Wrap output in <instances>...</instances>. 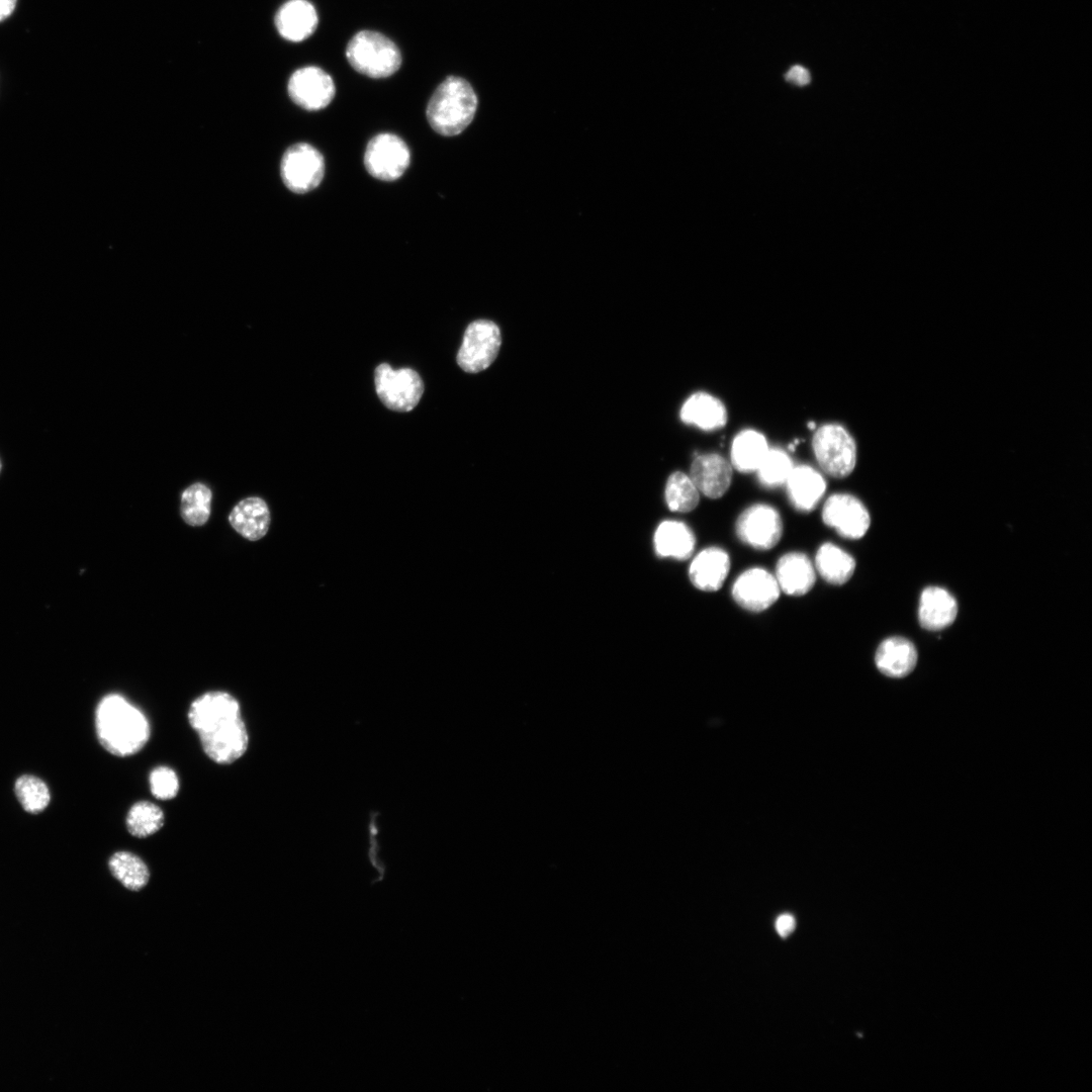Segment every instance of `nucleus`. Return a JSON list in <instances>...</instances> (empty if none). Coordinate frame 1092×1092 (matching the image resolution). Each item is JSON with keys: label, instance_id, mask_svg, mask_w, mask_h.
Here are the masks:
<instances>
[{"label": "nucleus", "instance_id": "nucleus-31", "mask_svg": "<svg viewBox=\"0 0 1092 1092\" xmlns=\"http://www.w3.org/2000/svg\"><path fill=\"white\" fill-rule=\"evenodd\" d=\"M794 465L790 456L779 448H769L756 469L759 482L766 487L785 484Z\"/></svg>", "mask_w": 1092, "mask_h": 1092}, {"label": "nucleus", "instance_id": "nucleus-29", "mask_svg": "<svg viewBox=\"0 0 1092 1092\" xmlns=\"http://www.w3.org/2000/svg\"><path fill=\"white\" fill-rule=\"evenodd\" d=\"M700 491L690 475L675 471L671 473L665 485V502L672 512L688 513L699 504Z\"/></svg>", "mask_w": 1092, "mask_h": 1092}, {"label": "nucleus", "instance_id": "nucleus-23", "mask_svg": "<svg viewBox=\"0 0 1092 1092\" xmlns=\"http://www.w3.org/2000/svg\"><path fill=\"white\" fill-rule=\"evenodd\" d=\"M695 544L694 533L682 522L663 521L654 534L655 552L660 557L688 559L694 552Z\"/></svg>", "mask_w": 1092, "mask_h": 1092}, {"label": "nucleus", "instance_id": "nucleus-16", "mask_svg": "<svg viewBox=\"0 0 1092 1092\" xmlns=\"http://www.w3.org/2000/svg\"><path fill=\"white\" fill-rule=\"evenodd\" d=\"M775 577L781 592L794 597L809 593L816 579L811 560L801 552L783 555L777 563Z\"/></svg>", "mask_w": 1092, "mask_h": 1092}, {"label": "nucleus", "instance_id": "nucleus-5", "mask_svg": "<svg viewBox=\"0 0 1092 1092\" xmlns=\"http://www.w3.org/2000/svg\"><path fill=\"white\" fill-rule=\"evenodd\" d=\"M812 448L819 466L828 475L843 478L856 464V444L848 431L839 424H825L817 428Z\"/></svg>", "mask_w": 1092, "mask_h": 1092}, {"label": "nucleus", "instance_id": "nucleus-8", "mask_svg": "<svg viewBox=\"0 0 1092 1092\" xmlns=\"http://www.w3.org/2000/svg\"><path fill=\"white\" fill-rule=\"evenodd\" d=\"M281 178L294 193L311 191L322 182L325 162L322 154L312 146L298 143L289 147L281 160Z\"/></svg>", "mask_w": 1092, "mask_h": 1092}, {"label": "nucleus", "instance_id": "nucleus-2", "mask_svg": "<svg viewBox=\"0 0 1092 1092\" xmlns=\"http://www.w3.org/2000/svg\"><path fill=\"white\" fill-rule=\"evenodd\" d=\"M95 727L102 747L118 757L140 752L151 736L144 713L118 694H109L100 700L95 712Z\"/></svg>", "mask_w": 1092, "mask_h": 1092}, {"label": "nucleus", "instance_id": "nucleus-34", "mask_svg": "<svg viewBox=\"0 0 1092 1092\" xmlns=\"http://www.w3.org/2000/svg\"><path fill=\"white\" fill-rule=\"evenodd\" d=\"M785 78L788 82L798 86H806L811 80L809 71L800 65L791 67L786 73Z\"/></svg>", "mask_w": 1092, "mask_h": 1092}, {"label": "nucleus", "instance_id": "nucleus-26", "mask_svg": "<svg viewBox=\"0 0 1092 1092\" xmlns=\"http://www.w3.org/2000/svg\"><path fill=\"white\" fill-rule=\"evenodd\" d=\"M108 867L112 876L128 890L139 891L149 882L148 867L132 852L121 850L113 853Z\"/></svg>", "mask_w": 1092, "mask_h": 1092}, {"label": "nucleus", "instance_id": "nucleus-17", "mask_svg": "<svg viewBox=\"0 0 1092 1092\" xmlns=\"http://www.w3.org/2000/svg\"><path fill=\"white\" fill-rule=\"evenodd\" d=\"M785 484L790 502L801 512L813 511L826 490L821 473L804 464L793 467Z\"/></svg>", "mask_w": 1092, "mask_h": 1092}, {"label": "nucleus", "instance_id": "nucleus-35", "mask_svg": "<svg viewBox=\"0 0 1092 1092\" xmlns=\"http://www.w3.org/2000/svg\"><path fill=\"white\" fill-rule=\"evenodd\" d=\"M776 928L782 937L788 936L795 928V918L790 914H783L776 921Z\"/></svg>", "mask_w": 1092, "mask_h": 1092}, {"label": "nucleus", "instance_id": "nucleus-9", "mask_svg": "<svg viewBox=\"0 0 1092 1092\" xmlns=\"http://www.w3.org/2000/svg\"><path fill=\"white\" fill-rule=\"evenodd\" d=\"M411 153L397 135L384 132L372 138L365 151L364 165L374 178L393 181L407 169Z\"/></svg>", "mask_w": 1092, "mask_h": 1092}, {"label": "nucleus", "instance_id": "nucleus-22", "mask_svg": "<svg viewBox=\"0 0 1092 1092\" xmlns=\"http://www.w3.org/2000/svg\"><path fill=\"white\" fill-rule=\"evenodd\" d=\"M875 662L883 674L904 677L914 669L917 651L911 641L903 637H890L879 645Z\"/></svg>", "mask_w": 1092, "mask_h": 1092}, {"label": "nucleus", "instance_id": "nucleus-37", "mask_svg": "<svg viewBox=\"0 0 1092 1092\" xmlns=\"http://www.w3.org/2000/svg\"><path fill=\"white\" fill-rule=\"evenodd\" d=\"M0 471H1V462H0Z\"/></svg>", "mask_w": 1092, "mask_h": 1092}, {"label": "nucleus", "instance_id": "nucleus-7", "mask_svg": "<svg viewBox=\"0 0 1092 1092\" xmlns=\"http://www.w3.org/2000/svg\"><path fill=\"white\" fill-rule=\"evenodd\" d=\"M502 343L499 328L491 321L477 320L468 325L457 363L469 373L485 370L496 358Z\"/></svg>", "mask_w": 1092, "mask_h": 1092}, {"label": "nucleus", "instance_id": "nucleus-15", "mask_svg": "<svg viewBox=\"0 0 1092 1092\" xmlns=\"http://www.w3.org/2000/svg\"><path fill=\"white\" fill-rule=\"evenodd\" d=\"M730 569V558L719 547H709L697 554L689 568L692 583L704 592H716L724 583Z\"/></svg>", "mask_w": 1092, "mask_h": 1092}, {"label": "nucleus", "instance_id": "nucleus-13", "mask_svg": "<svg viewBox=\"0 0 1092 1092\" xmlns=\"http://www.w3.org/2000/svg\"><path fill=\"white\" fill-rule=\"evenodd\" d=\"M735 603L749 612H762L779 599L781 589L775 575L754 567L742 572L732 585Z\"/></svg>", "mask_w": 1092, "mask_h": 1092}, {"label": "nucleus", "instance_id": "nucleus-18", "mask_svg": "<svg viewBox=\"0 0 1092 1092\" xmlns=\"http://www.w3.org/2000/svg\"><path fill=\"white\" fill-rule=\"evenodd\" d=\"M957 614V601L946 589L928 586L921 593L918 619L924 629L930 631L944 629L956 620Z\"/></svg>", "mask_w": 1092, "mask_h": 1092}, {"label": "nucleus", "instance_id": "nucleus-6", "mask_svg": "<svg viewBox=\"0 0 1092 1092\" xmlns=\"http://www.w3.org/2000/svg\"><path fill=\"white\" fill-rule=\"evenodd\" d=\"M375 390L382 403L395 412H410L419 403L424 383L421 376L411 368L392 369L382 363L374 372Z\"/></svg>", "mask_w": 1092, "mask_h": 1092}, {"label": "nucleus", "instance_id": "nucleus-14", "mask_svg": "<svg viewBox=\"0 0 1092 1092\" xmlns=\"http://www.w3.org/2000/svg\"><path fill=\"white\" fill-rule=\"evenodd\" d=\"M690 477L701 493L710 498H719L731 484L732 465L720 454H701L691 465Z\"/></svg>", "mask_w": 1092, "mask_h": 1092}, {"label": "nucleus", "instance_id": "nucleus-20", "mask_svg": "<svg viewBox=\"0 0 1092 1092\" xmlns=\"http://www.w3.org/2000/svg\"><path fill=\"white\" fill-rule=\"evenodd\" d=\"M275 24L284 38L300 41L307 38L316 28L317 14L308 1L289 0L278 10Z\"/></svg>", "mask_w": 1092, "mask_h": 1092}, {"label": "nucleus", "instance_id": "nucleus-12", "mask_svg": "<svg viewBox=\"0 0 1092 1092\" xmlns=\"http://www.w3.org/2000/svg\"><path fill=\"white\" fill-rule=\"evenodd\" d=\"M291 100L306 110H320L328 106L336 92L332 77L317 67L296 70L287 86Z\"/></svg>", "mask_w": 1092, "mask_h": 1092}, {"label": "nucleus", "instance_id": "nucleus-3", "mask_svg": "<svg viewBox=\"0 0 1092 1092\" xmlns=\"http://www.w3.org/2000/svg\"><path fill=\"white\" fill-rule=\"evenodd\" d=\"M477 103V96L465 79L449 76L433 93L427 106V118L438 133L457 135L471 123Z\"/></svg>", "mask_w": 1092, "mask_h": 1092}, {"label": "nucleus", "instance_id": "nucleus-21", "mask_svg": "<svg viewBox=\"0 0 1092 1092\" xmlns=\"http://www.w3.org/2000/svg\"><path fill=\"white\" fill-rule=\"evenodd\" d=\"M679 417L684 423L705 431L725 426L728 419L724 403L718 397L704 391L695 392L684 402Z\"/></svg>", "mask_w": 1092, "mask_h": 1092}, {"label": "nucleus", "instance_id": "nucleus-11", "mask_svg": "<svg viewBox=\"0 0 1092 1092\" xmlns=\"http://www.w3.org/2000/svg\"><path fill=\"white\" fill-rule=\"evenodd\" d=\"M822 520L846 539H860L870 528L871 518L866 506L849 493L830 495L822 509Z\"/></svg>", "mask_w": 1092, "mask_h": 1092}, {"label": "nucleus", "instance_id": "nucleus-19", "mask_svg": "<svg viewBox=\"0 0 1092 1092\" xmlns=\"http://www.w3.org/2000/svg\"><path fill=\"white\" fill-rule=\"evenodd\" d=\"M270 521L269 508L259 496H249L240 500L229 515L231 526L250 541H257L264 537L269 529Z\"/></svg>", "mask_w": 1092, "mask_h": 1092}, {"label": "nucleus", "instance_id": "nucleus-25", "mask_svg": "<svg viewBox=\"0 0 1092 1092\" xmlns=\"http://www.w3.org/2000/svg\"><path fill=\"white\" fill-rule=\"evenodd\" d=\"M768 449L766 439L760 432L743 430L733 439L731 465L743 473L756 471Z\"/></svg>", "mask_w": 1092, "mask_h": 1092}, {"label": "nucleus", "instance_id": "nucleus-32", "mask_svg": "<svg viewBox=\"0 0 1092 1092\" xmlns=\"http://www.w3.org/2000/svg\"><path fill=\"white\" fill-rule=\"evenodd\" d=\"M152 795L158 800L174 799L179 792V779L177 774L168 766H157L149 776Z\"/></svg>", "mask_w": 1092, "mask_h": 1092}, {"label": "nucleus", "instance_id": "nucleus-27", "mask_svg": "<svg viewBox=\"0 0 1092 1092\" xmlns=\"http://www.w3.org/2000/svg\"><path fill=\"white\" fill-rule=\"evenodd\" d=\"M212 493L208 486L195 482L181 494L180 514L190 526L204 525L210 516Z\"/></svg>", "mask_w": 1092, "mask_h": 1092}, {"label": "nucleus", "instance_id": "nucleus-1", "mask_svg": "<svg viewBox=\"0 0 1092 1092\" xmlns=\"http://www.w3.org/2000/svg\"><path fill=\"white\" fill-rule=\"evenodd\" d=\"M187 717L212 761L231 764L247 751L249 734L240 704L231 694L222 691L202 694L191 703Z\"/></svg>", "mask_w": 1092, "mask_h": 1092}, {"label": "nucleus", "instance_id": "nucleus-10", "mask_svg": "<svg viewBox=\"0 0 1092 1092\" xmlns=\"http://www.w3.org/2000/svg\"><path fill=\"white\" fill-rule=\"evenodd\" d=\"M736 534L744 544L756 550H769L781 540L783 522L775 508L755 504L738 517Z\"/></svg>", "mask_w": 1092, "mask_h": 1092}, {"label": "nucleus", "instance_id": "nucleus-28", "mask_svg": "<svg viewBox=\"0 0 1092 1092\" xmlns=\"http://www.w3.org/2000/svg\"><path fill=\"white\" fill-rule=\"evenodd\" d=\"M164 812L149 801L134 803L127 812L125 825L130 835L146 838L158 832L164 825Z\"/></svg>", "mask_w": 1092, "mask_h": 1092}, {"label": "nucleus", "instance_id": "nucleus-30", "mask_svg": "<svg viewBox=\"0 0 1092 1092\" xmlns=\"http://www.w3.org/2000/svg\"><path fill=\"white\" fill-rule=\"evenodd\" d=\"M14 790L22 808L31 814L43 811L51 801L47 784L31 775L19 777L15 782Z\"/></svg>", "mask_w": 1092, "mask_h": 1092}, {"label": "nucleus", "instance_id": "nucleus-4", "mask_svg": "<svg viewBox=\"0 0 1092 1092\" xmlns=\"http://www.w3.org/2000/svg\"><path fill=\"white\" fill-rule=\"evenodd\" d=\"M347 60L359 73L371 78H385L401 65V54L385 35L371 30L356 33L346 50Z\"/></svg>", "mask_w": 1092, "mask_h": 1092}, {"label": "nucleus", "instance_id": "nucleus-24", "mask_svg": "<svg viewBox=\"0 0 1092 1092\" xmlns=\"http://www.w3.org/2000/svg\"><path fill=\"white\" fill-rule=\"evenodd\" d=\"M815 567L820 576L830 584L841 585L848 581L855 569L853 557L832 543H824L817 550Z\"/></svg>", "mask_w": 1092, "mask_h": 1092}, {"label": "nucleus", "instance_id": "nucleus-33", "mask_svg": "<svg viewBox=\"0 0 1092 1092\" xmlns=\"http://www.w3.org/2000/svg\"><path fill=\"white\" fill-rule=\"evenodd\" d=\"M379 816H380V811L371 810L369 812V821H368V826H367V829H368V841H369L367 855H368V859H369V862L371 863V866L378 872V877L372 882V884H375L377 882H381L383 880V878L385 876V872H386V866L381 860V858L379 856V852H380V848H381L380 844H379V840H378V836H379V832H380V826L378 824Z\"/></svg>", "mask_w": 1092, "mask_h": 1092}, {"label": "nucleus", "instance_id": "nucleus-36", "mask_svg": "<svg viewBox=\"0 0 1092 1092\" xmlns=\"http://www.w3.org/2000/svg\"><path fill=\"white\" fill-rule=\"evenodd\" d=\"M16 0H0V21L7 18L14 10Z\"/></svg>", "mask_w": 1092, "mask_h": 1092}]
</instances>
